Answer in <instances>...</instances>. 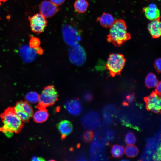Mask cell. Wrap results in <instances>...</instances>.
Wrapping results in <instances>:
<instances>
[{"instance_id":"1","label":"cell","mask_w":161,"mask_h":161,"mask_svg":"<svg viewBox=\"0 0 161 161\" xmlns=\"http://www.w3.org/2000/svg\"><path fill=\"white\" fill-rule=\"evenodd\" d=\"M0 117L3 126L0 131L8 137H11L14 133H18L24 126L23 122L16 114L14 108L9 107L1 114Z\"/></svg>"},{"instance_id":"2","label":"cell","mask_w":161,"mask_h":161,"mask_svg":"<svg viewBox=\"0 0 161 161\" xmlns=\"http://www.w3.org/2000/svg\"><path fill=\"white\" fill-rule=\"evenodd\" d=\"M110 28L107 40L114 45L120 46L131 38V35L127 31L126 23L123 20L118 19L115 20Z\"/></svg>"},{"instance_id":"3","label":"cell","mask_w":161,"mask_h":161,"mask_svg":"<svg viewBox=\"0 0 161 161\" xmlns=\"http://www.w3.org/2000/svg\"><path fill=\"white\" fill-rule=\"evenodd\" d=\"M126 60L124 56L118 53L110 54L107 59L106 66L110 75L114 76L120 73L124 67Z\"/></svg>"},{"instance_id":"4","label":"cell","mask_w":161,"mask_h":161,"mask_svg":"<svg viewBox=\"0 0 161 161\" xmlns=\"http://www.w3.org/2000/svg\"><path fill=\"white\" fill-rule=\"evenodd\" d=\"M58 94L53 85H49L44 88L39 95L37 108H44L53 104L58 100Z\"/></svg>"},{"instance_id":"5","label":"cell","mask_w":161,"mask_h":161,"mask_svg":"<svg viewBox=\"0 0 161 161\" xmlns=\"http://www.w3.org/2000/svg\"><path fill=\"white\" fill-rule=\"evenodd\" d=\"M14 109L17 116L24 123L28 122L33 114L32 108L26 101L17 102Z\"/></svg>"},{"instance_id":"6","label":"cell","mask_w":161,"mask_h":161,"mask_svg":"<svg viewBox=\"0 0 161 161\" xmlns=\"http://www.w3.org/2000/svg\"><path fill=\"white\" fill-rule=\"evenodd\" d=\"M71 47L69 49L70 61L76 66L82 65L86 59V55L84 50L78 44Z\"/></svg>"},{"instance_id":"7","label":"cell","mask_w":161,"mask_h":161,"mask_svg":"<svg viewBox=\"0 0 161 161\" xmlns=\"http://www.w3.org/2000/svg\"><path fill=\"white\" fill-rule=\"evenodd\" d=\"M32 31L39 34L43 32L47 26V21L46 18L40 13H36L28 17Z\"/></svg>"},{"instance_id":"8","label":"cell","mask_w":161,"mask_h":161,"mask_svg":"<svg viewBox=\"0 0 161 161\" xmlns=\"http://www.w3.org/2000/svg\"><path fill=\"white\" fill-rule=\"evenodd\" d=\"M146 103V107L148 111H151L155 113H160L161 97L155 92H153L149 96L144 98Z\"/></svg>"},{"instance_id":"9","label":"cell","mask_w":161,"mask_h":161,"mask_svg":"<svg viewBox=\"0 0 161 161\" xmlns=\"http://www.w3.org/2000/svg\"><path fill=\"white\" fill-rule=\"evenodd\" d=\"M40 13L46 18H49L55 15L59 11L58 6L50 1L44 0L41 2L39 6Z\"/></svg>"},{"instance_id":"10","label":"cell","mask_w":161,"mask_h":161,"mask_svg":"<svg viewBox=\"0 0 161 161\" xmlns=\"http://www.w3.org/2000/svg\"><path fill=\"white\" fill-rule=\"evenodd\" d=\"M64 40L66 44L72 46L78 44L80 37L76 31L69 27H65L63 30Z\"/></svg>"},{"instance_id":"11","label":"cell","mask_w":161,"mask_h":161,"mask_svg":"<svg viewBox=\"0 0 161 161\" xmlns=\"http://www.w3.org/2000/svg\"><path fill=\"white\" fill-rule=\"evenodd\" d=\"M100 120L99 115L95 112H89L82 117L81 122L83 126L89 129H94L99 124Z\"/></svg>"},{"instance_id":"12","label":"cell","mask_w":161,"mask_h":161,"mask_svg":"<svg viewBox=\"0 0 161 161\" xmlns=\"http://www.w3.org/2000/svg\"><path fill=\"white\" fill-rule=\"evenodd\" d=\"M65 107L70 114L73 115H78L82 110L81 103L77 98L68 100L65 103Z\"/></svg>"},{"instance_id":"13","label":"cell","mask_w":161,"mask_h":161,"mask_svg":"<svg viewBox=\"0 0 161 161\" xmlns=\"http://www.w3.org/2000/svg\"><path fill=\"white\" fill-rule=\"evenodd\" d=\"M160 17L151 21L147 26V29L153 38H157L161 35V24Z\"/></svg>"},{"instance_id":"14","label":"cell","mask_w":161,"mask_h":161,"mask_svg":"<svg viewBox=\"0 0 161 161\" xmlns=\"http://www.w3.org/2000/svg\"><path fill=\"white\" fill-rule=\"evenodd\" d=\"M143 10L146 18L150 20H155L160 17V11L154 4H151L148 6L144 7Z\"/></svg>"},{"instance_id":"15","label":"cell","mask_w":161,"mask_h":161,"mask_svg":"<svg viewBox=\"0 0 161 161\" xmlns=\"http://www.w3.org/2000/svg\"><path fill=\"white\" fill-rule=\"evenodd\" d=\"M96 20L97 22H99L101 26L106 28H110L115 21L112 14L105 12L98 17Z\"/></svg>"},{"instance_id":"16","label":"cell","mask_w":161,"mask_h":161,"mask_svg":"<svg viewBox=\"0 0 161 161\" xmlns=\"http://www.w3.org/2000/svg\"><path fill=\"white\" fill-rule=\"evenodd\" d=\"M58 128L59 132L63 137L69 134L72 130V124L66 120L61 121L58 125Z\"/></svg>"},{"instance_id":"17","label":"cell","mask_w":161,"mask_h":161,"mask_svg":"<svg viewBox=\"0 0 161 161\" xmlns=\"http://www.w3.org/2000/svg\"><path fill=\"white\" fill-rule=\"evenodd\" d=\"M38 109L33 114V120L36 123H42L48 119L49 114L45 108H40Z\"/></svg>"},{"instance_id":"18","label":"cell","mask_w":161,"mask_h":161,"mask_svg":"<svg viewBox=\"0 0 161 161\" xmlns=\"http://www.w3.org/2000/svg\"><path fill=\"white\" fill-rule=\"evenodd\" d=\"M89 6V3L86 0H76L74 4L75 10L79 13L86 12Z\"/></svg>"},{"instance_id":"19","label":"cell","mask_w":161,"mask_h":161,"mask_svg":"<svg viewBox=\"0 0 161 161\" xmlns=\"http://www.w3.org/2000/svg\"><path fill=\"white\" fill-rule=\"evenodd\" d=\"M159 81L156 75L152 73H148L145 78V83L149 88H155Z\"/></svg>"},{"instance_id":"20","label":"cell","mask_w":161,"mask_h":161,"mask_svg":"<svg viewBox=\"0 0 161 161\" xmlns=\"http://www.w3.org/2000/svg\"><path fill=\"white\" fill-rule=\"evenodd\" d=\"M124 152L128 157L133 158L137 155L139 150L137 146L133 145H128L124 149Z\"/></svg>"},{"instance_id":"21","label":"cell","mask_w":161,"mask_h":161,"mask_svg":"<svg viewBox=\"0 0 161 161\" xmlns=\"http://www.w3.org/2000/svg\"><path fill=\"white\" fill-rule=\"evenodd\" d=\"M111 154L113 157L118 158L122 156L124 153V147L120 145H115L111 149Z\"/></svg>"},{"instance_id":"22","label":"cell","mask_w":161,"mask_h":161,"mask_svg":"<svg viewBox=\"0 0 161 161\" xmlns=\"http://www.w3.org/2000/svg\"><path fill=\"white\" fill-rule=\"evenodd\" d=\"M39 95L36 92H32L27 93L25 95L26 101L31 104H36L38 102Z\"/></svg>"},{"instance_id":"23","label":"cell","mask_w":161,"mask_h":161,"mask_svg":"<svg viewBox=\"0 0 161 161\" xmlns=\"http://www.w3.org/2000/svg\"><path fill=\"white\" fill-rule=\"evenodd\" d=\"M125 141L128 145H134L136 141V138L134 134L132 132H129L126 134Z\"/></svg>"},{"instance_id":"24","label":"cell","mask_w":161,"mask_h":161,"mask_svg":"<svg viewBox=\"0 0 161 161\" xmlns=\"http://www.w3.org/2000/svg\"><path fill=\"white\" fill-rule=\"evenodd\" d=\"M40 44V41L38 38L34 37H31L30 42V46L31 47L36 49L39 47Z\"/></svg>"},{"instance_id":"25","label":"cell","mask_w":161,"mask_h":161,"mask_svg":"<svg viewBox=\"0 0 161 161\" xmlns=\"http://www.w3.org/2000/svg\"><path fill=\"white\" fill-rule=\"evenodd\" d=\"M93 137V133L90 130H87L85 131L83 136V139L86 142H90L92 139Z\"/></svg>"},{"instance_id":"26","label":"cell","mask_w":161,"mask_h":161,"mask_svg":"<svg viewBox=\"0 0 161 161\" xmlns=\"http://www.w3.org/2000/svg\"><path fill=\"white\" fill-rule=\"evenodd\" d=\"M161 58H159L155 60L154 63L155 68L158 72H160L161 70Z\"/></svg>"},{"instance_id":"27","label":"cell","mask_w":161,"mask_h":161,"mask_svg":"<svg viewBox=\"0 0 161 161\" xmlns=\"http://www.w3.org/2000/svg\"><path fill=\"white\" fill-rule=\"evenodd\" d=\"M50 1L54 5L58 6L63 4L65 2V0H50Z\"/></svg>"},{"instance_id":"28","label":"cell","mask_w":161,"mask_h":161,"mask_svg":"<svg viewBox=\"0 0 161 161\" xmlns=\"http://www.w3.org/2000/svg\"><path fill=\"white\" fill-rule=\"evenodd\" d=\"M134 99V96L133 95H130L126 97V102L123 103L125 105H127L128 103L132 102Z\"/></svg>"},{"instance_id":"29","label":"cell","mask_w":161,"mask_h":161,"mask_svg":"<svg viewBox=\"0 0 161 161\" xmlns=\"http://www.w3.org/2000/svg\"><path fill=\"white\" fill-rule=\"evenodd\" d=\"M155 88V92L160 95L161 91V84L160 81L158 82Z\"/></svg>"},{"instance_id":"30","label":"cell","mask_w":161,"mask_h":161,"mask_svg":"<svg viewBox=\"0 0 161 161\" xmlns=\"http://www.w3.org/2000/svg\"><path fill=\"white\" fill-rule=\"evenodd\" d=\"M92 95L90 93H86L83 96L84 99L86 101H90L92 99Z\"/></svg>"},{"instance_id":"31","label":"cell","mask_w":161,"mask_h":161,"mask_svg":"<svg viewBox=\"0 0 161 161\" xmlns=\"http://www.w3.org/2000/svg\"><path fill=\"white\" fill-rule=\"evenodd\" d=\"M32 161H40L44 160L41 158L38 157L34 156L32 158Z\"/></svg>"},{"instance_id":"32","label":"cell","mask_w":161,"mask_h":161,"mask_svg":"<svg viewBox=\"0 0 161 161\" xmlns=\"http://www.w3.org/2000/svg\"><path fill=\"white\" fill-rule=\"evenodd\" d=\"M7 0H0V6L1 5L2 3L5 2Z\"/></svg>"}]
</instances>
